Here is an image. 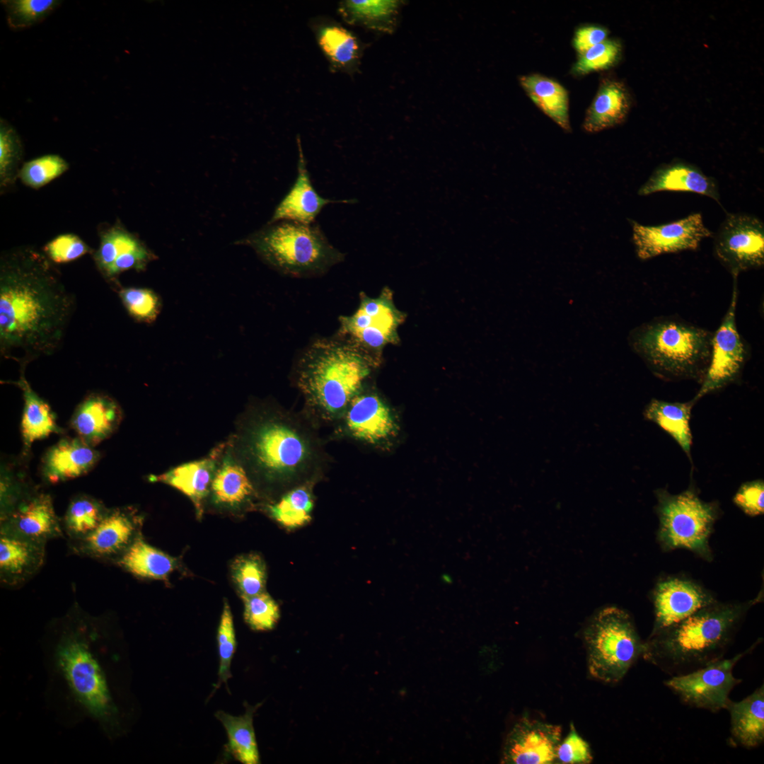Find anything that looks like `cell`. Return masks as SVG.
I'll use <instances>...</instances> for the list:
<instances>
[{
  "mask_svg": "<svg viewBox=\"0 0 764 764\" xmlns=\"http://www.w3.org/2000/svg\"><path fill=\"white\" fill-rule=\"evenodd\" d=\"M440 579L444 584H451L453 582V577L448 574H442Z\"/></svg>",
  "mask_w": 764,
  "mask_h": 764,
  "instance_id": "cell-51",
  "label": "cell"
},
{
  "mask_svg": "<svg viewBox=\"0 0 764 764\" xmlns=\"http://www.w3.org/2000/svg\"><path fill=\"white\" fill-rule=\"evenodd\" d=\"M734 504L750 516L764 513V482L756 479L742 483L733 497Z\"/></svg>",
  "mask_w": 764,
  "mask_h": 764,
  "instance_id": "cell-49",
  "label": "cell"
},
{
  "mask_svg": "<svg viewBox=\"0 0 764 764\" xmlns=\"http://www.w3.org/2000/svg\"><path fill=\"white\" fill-rule=\"evenodd\" d=\"M298 147L297 176L283 199L276 207L268 224L280 221H294L303 224L315 223L316 218L325 206L332 203L352 204L355 199H330L321 197L314 188L307 168L300 137L296 139Z\"/></svg>",
  "mask_w": 764,
  "mask_h": 764,
  "instance_id": "cell-18",
  "label": "cell"
},
{
  "mask_svg": "<svg viewBox=\"0 0 764 764\" xmlns=\"http://www.w3.org/2000/svg\"><path fill=\"white\" fill-rule=\"evenodd\" d=\"M224 448V445H220L204 458L180 465L160 475H151L149 480L170 485L185 494L193 503L197 516L201 517L203 501L209 492Z\"/></svg>",
  "mask_w": 764,
  "mask_h": 764,
  "instance_id": "cell-21",
  "label": "cell"
},
{
  "mask_svg": "<svg viewBox=\"0 0 764 764\" xmlns=\"http://www.w3.org/2000/svg\"><path fill=\"white\" fill-rule=\"evenodd\" d=\"M45 646L48 692L71 722L88 719L109 739L122 732L111 625L74 607L51 625Z\"/></svg>",
  "mask_w": 764,
  "mask_h": 764,
  "instance_id": "cell-1",
  "label": "cell"
},
{
  "mask_svg": "<svg viewBox=\"0 0 764 764\" xmlns=\"http://www.w3.org/2000/svg\"><path fill=\"white\" fill-rule=\"evenodd\" d=\"M211 490L216 503L229 506L243 504L255 494L253 482L245 468L230 457L219 465Z\"/></svg>",
  "mask_w": 764,
  "mask_h": 764,
  "instance_id": "cell-35",
  "label": "cell"
},
{
  "mask_svg": "<svg viewBox=\"0 0 764 764\" xmlns=\"http://www.w3.org/2000/svg\"><path fill=\"white\" fill-rule=\"evenodd\" d=\"M732 740L747 748L759 746L764 741V688H758L739 702L730 701Z\"/></svg>",
  "mask_w": 764,
  "mask_h": 764,
  "instance_id": "cell-28",
  "label": "cell"
},
{
  "mask_svg": "<svg viewBox=\"0 0 764 764\" xmlns=\"http://www.w3.org/2000/svg\"><path fill=\"white\" fill-rule=\"evenodd\" d=\"M99 459V453L79 437L64 438L52 446L43 458V474L51 483L87 473Z\"/></svg>",
  "mask_w": 764,
  "mask_h": 764,
  "instance_id": "cell-24",
  "label": "cell"
},
{
  "mask_svg": "<svg viewBox=\"0 0 764 764\" xmlns=\"http://www.w3.org/2000/svg\"><path fill=\"white\" fill-rule=\"evenodd\" d=\"M752 604V601H714L683 620L651 633L644 642L642 657L677 675L722 659Z\"/></svg>",
  "mask_w": 764,
  "mask_h": 764,
  "instance_id": "cell-5",
  "label": "cell"
},
{
  "mask_svg": "<svg viewBox=\"0 0 764 764\" xmlns=\"http://www.w3.org/2000/svg\"><path fill=\"white\" fill-rule=\"evenodd\" d=\"M118 564L138 577L166 580L173 571L175 562L137 536L123 551Z\"/></svg>",
  "mask_w": 764,
  "mask_h": 764,
  "instance_id": "cell-33",
  "label": "cell"
},
{
  "mask_svg": "<svg viewBox=\"0 0 764 764\" xmlns=\"http://www.w3.org/2000/svg\"><path fill=\"white\" fill-rule=\"evenodd\" d=\"M748 651L730 659L722 658L691 671L676 675L665 681L664 683L689 705L713 712L727 710L731 701V691L741 682V680L734 677L733 668Z\"/></svg>",
  "mask_w": 764,
  "mask_h": 764,
  "instance_id": "cell-12",
  "label": "cell"
},
{
  "mask_svg": "<svg viewBox=\"0 0 764 764\" xmlns=\"http://www.w3.org/2000/svg\"><path fill=\"white\" fill-rule=\"evenodd\" d=\"M122 419V410L110 396L94 393L86 396L76 407L71 425L78 437L91 446L108 438Z\"/></svg>",
  "mask_w": 764,
  "mask_h": 764,
  "instance_id": "cell-20",
  "label": "cell"
},
{
  "mask_svg": "<svg viewBox=\"0 0 764 764\" xmlns=\"http://www.w3.org/2000/svg\"><path fill=\"white\" fill-rule=\"evenodd\" d=\"M729 307L715 334L712 335L709 366L701 386L693 400L697 402L734 381L744 365L746 349L736 324V277Z\"/></svg>",
  "mask_w": 764,
  "mask_h": 764,
  "instance_id": "cell-14",
  "label": "cell"
},
{
  "mask_svg": "<svg viewBox=\"0 0 764 764\" xmlns=\"http://www.w3.org/2000/svg\"><path fill=\"white\" fill-rule=\"evenodd\" d=\"M620 54L621 45L619 42L606 39L579 55L572 71L576 76H583L607 69L617 62Z\"/></svg>",
  "mask_w": 764,
  "mask_h": 764,
  "instance_id": "cell-46",
  "label": "cell"
},
{
  "mask_svg": "<svg viewBox=\"0 0 764 764\" xmlns=\"http://www.w3.org/2000/svg\"><path fill=\"white\" fill-rule=\"evenodd\" d=\"M69 168L60 156L47 154L25 163L19 170L22 183L33 189L40 188L58 178Z\"/></svg>",
  "mask_w": 764,
  "mask_h": 764,
  "instance_id": "cell-43",
  "label": "cell"
},
{
  "mask_svg": "<svg viewBox=\"0 0 764 764\" xmlns=\"http://www.w3.org/2000/svg\"><path fill=\"white\" fill-rule=\"evenodd\" d=\"M7 21L13 29L27 28L45 20L60 4L57 0H6L1 1Z\"/></svg>",
  "mask_w": 764,
  "mask_h": 764,
  "instance_id": "cell-40",
  "label": "cell"
},
{
  "mask_svg": "<svg viewBox=\"0 0 764 764\" xmlns=\"http://www.w3.org/2000/svg\"><path fill=\"white\" fill-rule=\"evenodd\" d=\"M380 362L335 335L316 339L293 367L302 412L318 428L332 427Z\"/></svg>",
  "mask_w": 764,
  "mask_h": 764,
  "instance_id": "cell-4",
  "label": "cell"
},
{
  "mask_svg": "<svg viewBox=\"0 0 764 764\" xmlns=\"http://www.w3.org/2000/svg\"><path fill=\"white\" fill-rule=\"evenodd\" d=\"M560 725L522 718L513 727L505 743L502 761L514 764L556 763L557 747L562 741Z\"/></svg>",
  "mask_w": 764,
  "mask_h": 764,
  "instance_id": "cell-16",
  "label": "cell"
},
{
  "mask_svg": "<svg viewBox=\"0 0 764 764\" xmlns=\"http://www.w3.org/2000/svg\"><path fill=\"white\" fill-rule=\"evenodd\" d=\"M17 386L22 390L24 407L21 422L23 442L29 447L34 441L59 432L56 419L49 404L31 388L21 372Z\"/></svg>",
  "mask_w": 764,
  "mask_h": 764,
  "instance_id": "cell-32",
  "label": "cell"
},
{
  "mask_svg": "<svg viewBox=\"0 0 764 764\" xmlns=\"http://www.w3.org/2000/svg\"><path fill=\"white\" fill-rule=\"evenodd\" d=\"M144 244L122 226L115 225L100 235L99 247L93 252L95 264L103 276L117 258Z\"/></svg>",
  "mask_w": 764,
  "mask_h": 764,
  "instance_id": "cell-38",
  "label": "cell"
},
{
  "mask_svg": "<svg viewBox=\"0 0 764 764\" xmlns=\"http://www.w3.org/2000/svg\"><path fill=\"white\" fill-rule=\"evenodd\" d=\"M659 540L666 550L685 548L710 560L709 538L719 515L716 502L702 499L693 486L678 494L655 491Z\"/></svg>",
  "mask_w": 764,
  "mask_h": 764,
  "instance_id": "cell-9",
  "label": "cell"
},
{
  "mask_svg": "<svg viewBox=\"0 0 764 764\" xmlns=\"http://www.w3.org/2000/svg\"><path fill=\"white\" fill-rule=\"evenodd\" d=\"M520 84L531 100L561 128L571 131L569 98L567 90L557 81L538 74L522 76Z\"/></svg>",
  "mask_w": 764,
  "mask_h": 764,
  "instance_id": "cell-30",
  "label": "cell"
},
{
  "mask_svg": "<svg viewBox=\"0 0 764 764\" xmlns=\"http://www.w3.org/2000/svg\"><path fill=\"white\" fill-rule=\"evenodd\" d=\"M317 482L308 481L284 492L279 499L268 506L270 515L288 528L308 523L314 507L313 488Z\"/></svg>",
  "mask_w": 764,
  "mask_h": 764,
  "instance_id": "cell-36",
  "label": "cell"
},
{
  "mask_svg": "<svg viewBox=\"0 0 764 764\" xmlns=\"http://www.w3.org/2000/svg\"><path fill=\"white\" fill-rule=\"evenodd\" d=\"M44 545L43 542L1 532V581L8 584H17L35 573L44 561Z\"/></svg>",
  "mask_w": 764,
  "mask_h": 764,
  "instance_id": "cell-25",
  "label": "cell"
},
{
  "mask_svg": "<svg viewBox=\"0 0 764 764\" xmlns=\"http://www.w3.org/2000/svg\"><path fill=\"white\" fill-rule=\"evenodd\" d=\"M716 601L695 582L668 578L659 582L653 594L654 622L652 633L670 627Z\"/></svg>",
  "mask_w": 764,
  "mask_h": 764,
  "instance_id": "cell-17",
  "label": "cell"
},
{
  "mask_svg": "<svg viewBox=\"0 0 764 764\" xmlns=\"http://www.w3.org/2000/svg\"><path fill=\"white\" fill-rule=\"evenodd\" d=\"M217 642L219 658L218 681L214 685V690L222 683L226 687L228 681L231 678V661L236 649V639L233 625V615L227 601L224 603L219 625L217 631Z\"/></svg>",
  "mask_w": 764,
  "mask_h": 764,
  "instance_id": "cell-44",
  "label": "cell"
},
{
  "mask_svg": "<svg viewBox=\"0 0 764 764\" xmlns=\"http://www.w3.org/2000/svg\"><path fill=\"white\" fill-rule=\"evenodd\" d=\"M318 431L302 411L279 408L257 417L245 436L252 471L284 492L308 481H319L329 457Z\"/></svg>",
  "mask_w": 764,
  "mask_h": 764,
  "instance_id": "cell-3",
  "label": "cell"
},
{
  "mask_svg": "<svg viewBox=\"0 0 764 764\" xmlns=\"http://www.w3.org/2000/svg\"><path fill=\"white\" fill-rule=\"evenodd\" d=\"M245 712L240 716H233L224 711L215 713L222 724L228 736V750L236 760L243 764L260 763V755L253 727V714L259 704L245 705Z\"/></svg>",
  "mask_w": 764,
  "mask_h": 764,
  "instance_id": "cell-31",
  "label": "cell"
},
{
  "mask_svg": "<svg viewBox=\"0 0 764 764\" xmlns=\"http://www.w3.org/2000/svg\"><path fill=\"white\" fill-rule=\"evenodd\" d=\"M696 402H668L652 398L643 411L644 418L666 432L691 461L693 435L690 421Z\"/></svg>",
  "mask_w": 764,
  "mask_h": 764,
  "instance_id": "cell-29",
  "label": "cell"
},
{
  "mask_svg": "<svg viewBox=\"0 0 764 764\" xmlns=\"http://www.w3.org/2000/svg\"><path fill=\"white\" fill-rule=\"evenodd\" d=\"M714 253L737 277L741 272L764 264V224L758 218L743 214H728L714 241Z\"/></svg>",
  "mask_w": 764,
  "mask_h": 764,
  "instance_id": "cell-13",
  "label": "cell"
},
{
  "mask_svg": "<svg viewBox=\"0 0 764 764\" xmlns=\"http://www.w3.org/2000/svg\"><path fill=\"white\" fill-rule=\"evenodd\" d=\"M232 577L242 599L260 594L266 583L265 563L255 554L241 556L232 565Z\"/></svg>",
  "mask_w": 764,
  "mask_h": 764,
  "instance_id": "cell-41",
  "label": "cell"
},
{
  "mask_svg": "<svg viewBox=\"0 0 764 764\" xmlns=\"http://www.w3.org/2000/svg\"><path fill=\"white\" fill-rule=\"evenodd\" d=\"M400 4L391 0H345L340 2L338 13L347 24L390 33L395 26Z\"/></svg>",
  "mask_w": 764,
  "mask_h": 764,
  "instance_id": "cell-34",
  "label": "cell"
},
{
  "mask_svg": "<svg viewBox=\"0 0 764 764\" xmlns=\"http://www.w3.org/2000/svg\"><path fill=\"white\" fill-rule=\"evenodd\" d=\"M630 109L628 93L619 81L603 80L589 107L583 123L587 132H598L624 121Z\"/></svg>",
  "mask_w": 764,
  "mask_h": 764,
  "instance_id": "cell-27",
  "label": "cell"
},
{
  "mask_svg": "<svg viewBox=\"0 0 764 764\" xmlns=\"http://www.w3.org/2000/svg\"><path fill=\"white\" fill-rule=\"evenodd\" d=\"M399 432L393 408L368 383L352 399L332 427V436L377 448H386Z\"/></svg>",
  "mask_w": 764,
  "mask_h": 764,
  "instance_id": "cell-11",
  "label": "cell"
},
{
  "mask_svg": "<svg viewBox=\"0 0 764 764\" xmlns=\"http://www.w3.org/2000/svg\"><path fill=\"white\" fill-rule=\"evenodd\" d=\"M136 521L125 510L108 511L98 526L82 538L83 550L96 557H110L132 543Z\"/></svg>",
  "mask_w": 764,
  "mask_h": 764,
  "instance_id": "cell-26",
  "label": "cell"
},
{
  "mask_svg": "<svg viewBox=\"0 0 764 764\" xmlns=\"http://www.w3.org/2000/svg\"><path fill=\"white\" fill-rule=\"evenodd\" d=\"M630 224L636 253L643 260L662 254L695 250L702 240L712 235L699 212L657 226H644L635 221Z\"/></svg>",
  "mask_w": 764,
  "mask_h": 764,
  "instance_id": "cell-15",
  "label": "cell"
},
{
  "mask_svg": "<svg viewBox=\"0 0 764 764\" xmlns=\"http://www.w3.org/2000/svg\"><path fill=\"white\" fill-rule=\"evenodd\" d=\"M242 600L244 620L252 630L265 631L274 628L280 612L277 603L267 593L263 591Z\"/></svg>",
  "mask_w": 764,
  "mask_h": 764,
  "instance_id": "cell-45",
  "label": "cell"
},
{
  "mask_svg": "<svg viewBox=\"0 0 764 764\" xmlns=\"http://www.w3.org/2000/svg\"><path fill=\"white\" fill-rule=\"evenodd\" d=\"M22 144L14 128L6 120L0 122V183L1 187L11 185L18 175L22 158Z\"/></svg>",
  "mask_w": 764,
  "mask_h": 764,
  "instance_id": "cell-42",
  "label": "cell"
},
{
  "mask_svg": "<svg viewBox=\"0 0 764 764\" xmlns=\"http://www.w3.org/2000/svg\"><path fill=\"white\" fill-rule=\"evenodd\" d=\"M593 760L589 744L570 724L568 735L561 741L556 753V763L562 764H589Z\"/></svg>",
  "mask_w": 764,
  "mask_h": 764,
  "instance_id": "cell-48",
  "label": "cell"
},
{
  "mask_svg": "<svg viewBox=\"0 0 764 764\" xmlns=\"http://www.w3.org/2000/svg\"><path fill=\"white\" fill-rule=\"evenodd\" d=\"M405 318V313L396 308L388 287H384L379 296L374 298L360 292L356 311L351 315L339 316L335 335L381 361L384 347L398 343V329Z\"/></svg>",
  "mask_w": 764,
  "mask_h": 764,
  "instance_id": "cell-10",
  "label": "cell"
},
{
  "mask_svg": "<svg viewBox=\"0 0 764 764\" xmlns=\"http://www.w3.org/2000/svg\"><path fill=\"white\" fill-rule=\"evenodd\" d=\"M107 512L99 501L88 496L78 497L66 511V531L71 536L82 539L98 526Z\"/></svg>",
  "mask_w": 764,
  "mask_h": 764,
  "instance_id": "cell-37",
  "label": "cell"
},
{
  "mask_svg": "<svg viewBox=\"0 0 764 764\" xmlns=\"http://www.w3.org/2000/svg\"><path fill=\"white\" fill-rule=\"evenodd\" d=\"M267 265L292 277L321 275L345 260L318 224L280 221L238 241Z\"/></svg>",
  "mask_w": 764,
  "mask_h": 764,
  "instance_id": "cell-7",
  "label": "cell"
},
{
  "mask_svg": "<svg viewBox=\"0 0 764 764\" xmlns=\"http://www.w3.org/2000/svg\"><path fill=\"white\" fill-rule=\"evenodd\" d=\"M712 335L687 322L659 318L639 328L632 345L657 377L701 383L710 360Z\"/></svg>",
  "mask_w": 764,
  "mask_h": 764,
  "instance_id": "cell-6",
  "label": "cell"
},
{
  "mask_svg": "<svg viewBox=\"0 0 764 764\" xmlns=\"http://www.w3.org/2000/svg\"><path fill=\"white\" fill-rule=\"evenodd\" d=\"M313 30L332 71L353 74L358 70L363 47L354 33L334 21L324 18L313 23Z\"/></svg>",
  "mask_w": 764,
  "mask_h": 764,
  "instance_id": "cell-23",
  "label": "cell"
},
{
  "mask_svg": "<svg viewBox=\"0 0 764 764\" xmlns=\"http://www.w3.org/2000/svg\"><path fill=\"white\" fill-rule=\"evenodd\" d=\"M44 253L31 248L6 253L0 263V352L30 362L59 350L76 299Z\"/></svg>",
  "mask_w": 764,
  "mask_h": 764,
  "instance_id": "cell-2",
  "label": "cell"
},
{
  "mask_svg": "<svg viewBox=\"0 0 764 764\" xmlns=\"http://www.w3.org/2000/svg\"><path fill=\"white\" fill-rule=\"evenodd\" d=\"M128 315L136 322L151 325L163 307L161 296L146 287L122 286L115 290Z\"/></svg>",
  "mask_w": 764,
  "mask_h": 764,
  "instance_id": "cell-39",
  "label": "cell"
},
{
  "mask_svg": "<svg viewBox=\"0 0 764 764\" xmlns=\"http://www.w3.org/2000/svg\"><path fill=\"white\" fill-rule=\"evenodd\" d=\"M608 31L603 27L584 25L574 33L572 44L579 55L606 40Z\"/></svg>",
  "mask_w": 764,
  "mask_h": 764,
  "instance_id": "cell-50",
  "label": "cell"
},
{
  "mask_svg": "<svg viewBox=\"0 0 764 764\" xmlns=\"http://www.w3.org/2000/svg\"><path fill=\"white\" fill-rule=\"evenodd\" d=\"M663 191L686 192L707 196L719 204L715 180L694 165L676 161L657 168L640 187L638 195H650Z\"/></svg>",
  "mask_w": 764,
  "mask_h": 764,
  "instance_id": "cell-22",
  "label": "cell"
},
{
  "mask_svg": "<svg viewBox=\"0 0 764 764\" xmlns=\"http://www.w3.org/2000/svg\"><path fill=\"white\" fill-rule=\"evenodd\" d=\"M43 253L53 263H67L94 251L77 235L57 236L43 247Z\"/></svg>",
  "mask_w": 764,
  "mask_h": 764,
  "instance_id": "cell-47",
  "label": "cell"
},
{
  "mask_svg": "<svg viewBox=\"0 0 764 764\" xmlns=\"http://www.w3.org/2000/svg\"><path fill=\"white\" fill-rule=\"evenodd\" d=\"M583 639L588 672L605 683L620 681L644 650L631 616L613 606L603 608L591 618Z\"/></svg>",
  "mask_w": 764,
  "mask_h": 764,
  "instance_id": "cell-8",
  "label": "cell"
},
{
  "mask_svg": "<svg viewBox=\"0 0 764 764\" xmlns=\"http://www.w3.org/2000/svg\"><path fill=\"white\" fill-rule=\"evenodd\" d=\"M1 531L31 540L45 543L62 535L52 498L44 493L27 498L7 516Z\"/></svg>",
  "mask_w": 764,
  "mask_h": 764,
  "instance_id": "cell-19",
  "label": "cell"
}]
</instances>
